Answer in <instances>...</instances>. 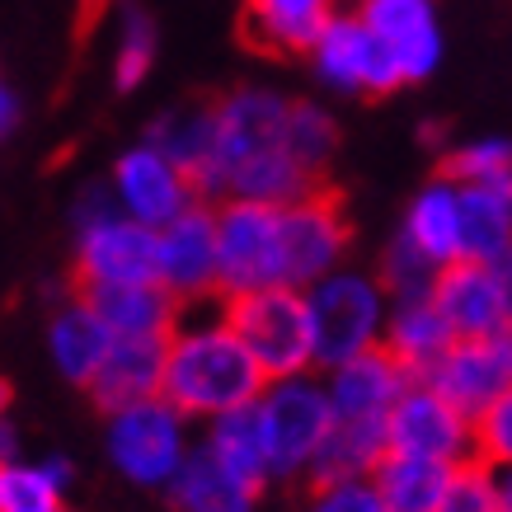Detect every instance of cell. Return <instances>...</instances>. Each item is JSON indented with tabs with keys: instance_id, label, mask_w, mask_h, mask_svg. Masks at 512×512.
Wrapping results in <instances>:
<instances>
[{
	"instance_id": "1",
	"label": "cell",
	"mask_w": 512,
	"mask_h": 512,
	"mask_svg": "<svg viewBox=\"0 0 512 512\" xmlns=\"http://www.w3.org/2000/svg\"><path fill=\"white\" fill-rule=\"evenodd\" d=\"M292 99L273 90H235L217 104V156L207 193L254 202H287L311 198L320 174L301 165L292 151Z\"/></svg>"
},
{
	"instance_id": "2",
	"label": "cell",
	"mask_w": 512,
	"mask_h": 512,
	"mask_svg": "<svg viewBox=\"0 0 512 512\" xmlns=\"http://www.w3.org/2000/svg\"><path fill=\"white\" fill-rule=\"evenodd\" d=\"M268 390V372L226 320V306L193 315L184 306L165 357V400L188 419H221Z\"/></svg>"
},
{
	"instance_id": "3",
	"label": "cell",
	"mask_w": 512,
	"mask_h": 512,
	"mask_svg": "<svg viewBox=\"0 0 512 512\" xmlns=\"http://www.w3.org/2000/svg\"><path fill=\"white\" fill-rule=\"evenodd\" d=\"M221 306L235 334L249 343V353L259 357L268 381L301 376L315 367V320L306 287L278 282V287H259L245 296H221Z\"/></svg>"
},
{
	"instance_id": "4",
	"label": "cell",
	"mask_w": 512,
	"mask_h": 512,
	"mask_svg": "<svg viewBox=\"0 0 512 512\" xmlns=\"http://www.w3.org/2000/svg\"><path fill=\"white\" fill-rule=\"evenodd\" d=\"M306 296L315 320V362L325 372L386 343V282H372L348 268L306 287Z\"/></svg>"
},
{
	"instance_id": "5",
	"label": "cell",
	"mask_w": 512,
	"mask_h": 512,
	"mask_svg": "<svg viewBox=\"0 0 512 512\" xmlns=\"http://www.w3.org/2000/svg\"><path fill=\"white\" fill-rule=\"evenodd\" d=\"M188 414L174 409L165 395L156 400L127 404V409H113L109 414V433H104V447H109V461L118 475H127L141 489H170V480L179 475V466L188 461Z\"/></svg>"
},
{
	"instance_id": "6",
	"label": "cell",
	"mask_w": 512,
	"mask_h": 512,
	"mask_svg": "<svg viewBox=\"0 0 512 512\" xmlns=\"http://www.w3.org/2000/svg\"><path fill=\"white\" fill-rule=\"evenodd\" d=\"M259 414H264L268 451H273V475H282V480L311 475L329 433H334L329 386L311 381L306 372L268 381V390L259 395Z\"/></svg>"
},
{
	"instance_id": "7",
	"label": "cell",
	"mask_w": 512,
	"mask_h": 512,
	"mask_svg": "<svg viewBox=\"0 0 512 512\" xmlns=\"http://www.w3.org/2000/svg\"><path fill=\"white\" fill-rule=\"evenodd\" d=\"M221 296H245L287 282L282 273V207L254 198H226L217 207Z\"/></svg>"
},
{
	"instance_id": "8",
	"label": "cell",
	"mask_w": 512,
	"mask_h": 512,
	"mask_svg": "<svg viewBox=\"0 0 512 512\" xmlns=\"http://www.w3.org/2000/svg\"><path fill=\"white\" fill-rule=\"evenodd\" d=\"M160 282V231L113 207L109 217L76 226V287Z\"/></svg>"
},
{
	"instance_id": "9",
	"label": "cell",
	"mask_w": 512,
	"mask_h": 512,
	"mask_svg": "<svg viewBox=\"0 0 512 512\" xmlns=\"http://www.w3.org/2000/svg\"><path fill=\"white\" fill-rule=\"evenodd\" d=\"M315 71L339 94H390L409 85L395 47L362 15H334L311 47Z\"/></svg>"
},
{
	"instance_id": "10",
	"label": "cell",
	"mask_w": 512,
	"mask_h": 512,
	"mask_svg": "<svg viewBox=\"0 0 512 512\" xmlns=\"http://www.w3.org/2000/svg\"><path fill=\"white\" fill-rule=\"evenodd\" d=\"M390 451H414V456H437L451 466H466L480 456L475 419L456 400H447L433 381H409L400 404L390 409Z\"/></svg>"
},
{
	"instance_id": "11",
	"label": "cell",
	"mask_w": 512,
	"mask_h": 512,
	"mask_svg": "<svg viewBox=\"0 0 512 512\" xmlns=\"http://www.w3.org/2000/svg\"><path fill=\"white\" fill-rule=\"evenodd\" d=\"M348 254V217L334 188H315L311 198L282 207V273L287 287H315L320 278L339 273Z\"/></svg>"
},
{
	"instance_id": "12",
	"label": "cell",
	"mask_w": 512,
	"mask_h": 512,
	"mask_svg": "<svg viewBox=\"0 0 512 512\" xmlns=\"http://www.w3.org/2000/svg\"><path fill=\"white\" fill-rule=\"evenodd\" d=\"M193 193L198 188L184 174V165L165 146H156V141H141V146L123 151L118 165H113V198H118V207L127 217L156 226V231L184 212L193 202Z\"/></svg>"
},
{
	"instance_id": "13",
	"label": "cell",
	"mask_w": 512,
	"mask_h": 512,
	"mask_svg": "<svg viewBox=\"0 0 512 512\" xmlns=\"http://www.w3.org/2000/svg\"><path fill=\"white\" fill-rule=\"evenodd\" d=\"M160 282L179 301L221 296V249L212 207L188 202L179 217L160 226Z\"/></svg>"
},
{
	"instance_id": "14",
	"label": "cell",
	"mask_w": 512,
	"mask_h": 512,
	"mask_svg": "<svg viewBox=\"0 0 512 512\" xmlns=\"http://www.w3.org/2000/svg\"><path fill=\"white\" fill-rule=\"evenodd\" d=\"M419 381H433L470 419H480L503 390H512V325L484 339H456V348Z\"/></svg>"
},
{
	"instance_id": "15",
	"label": "cell",
	"mask_w": 512,
	"mask_h": 512,
	"mask_svg": "<svg viewBox=\"0 0 512 512\" xmlns=\"http://www.w3.org/2000/svg\"><path fill=\"white\" fill-rule=\"evenodd\" d=\"M433 301L447 315V325L456 329V339H484V334H498L512 325L503 273H498V264H484V259H456L442 268Z\"/></svg>"
},
{
	"instance_id": "16",
	"label": "cell",
	"mask_w": 512,
	"mask_h": 512,
	"mask_svg": "<svg viewBox=\"0 0 512 512\" xmlns=\"http://www.w3.org/2000/svg\"><path fill=\"white\" fill-rule=\"evenodd\" d=\"M409 367L390 353L386 343L372 353L353 357L329 367V404H334V419H353V423H390V409L400 404V395L409 390Z\"/></svg>"
},
{
	"instance_id": "17",
	"label": "cell",
	"mask_w": 512,
	"mask_h": 512,
	"mask_svg": "<svg viewBox=\"0 0 512 512\" xmlns=\"http://www.w3.org/2000/svg\"><path fill=\"white\" fill-rule=\"evenodd\" d=\"M109 320L118 339H170L184 301L165 282H118V287H76Z\"/></svg>"
},
{
	"instance_id": "18",
	"label": "cell",
	"mask_w": 512,
	"mask_h": 512,
	"mask_svg": "<svg viewBox=\"0 0 512 512\" xmlns=\"http://www.w3.org/2000/svg\"><path fill=\"white\" fill-rule=\"evenodd\" d=\"M357 15L367 19L404 66V80H428L442 62V33H437L428 0H362Z\"/></svg>"
},
{
	"instance_id": "19",
	"label": "cell",
	"mask_w": 512,
	"mask_h": 512,
	"mask_svg": "<svg viewBox=\"0 0 512 512\" xmlns=\"http://www.w3.org/2000/svg\"><path fill=\"white\" fill-rule=\"evenodd\" d=\"M113 343H118V334L109 329V320L94 311L80 292L71 296L62 311L52 315V325H47L52 362H57V372H62L71 386H94V376L109 362Z\"/></svg>"
},
{
	"instance_id": "20",
	"label": "cell",
	"mask_w": 512,
	"mask_h": 512,
	"mask_svg": "<svg viewBox=\"0 0 512 512\" xmlns=\"http://www.w3.org/2000/svg\"><path fill=\"white\" fill-rule=\"evenodd\" d=\"M165 357H170V339H118L90 386L94 404L113 414V409L165 395Z\"/></svg>"
},
{
	"instance_id": "21",
	"label": "cell",
	"mask_w": 512,
	"mask_h": 512,
	"mask_svg": "<svg viewBox=\"0 0 512 512\" xmlns=\"http://www.w3.org/2000/svg\"><path fill=\"white\" fill-rule=\"evenodd\" d=\"M339 15L334 0H245V38L268 57L311 52L325 24Z\"/></svg>"
},
{
	"instance_id": "22",
	"label": "cell",
	"mask_w": 512,
	"mask_h": 512,
	"mask_svg": "<svg viewBox=\"0 0 512 512\" xmlns=\"http://www.w3.org/2000/svg\"><path fill=\"white\" fill-rule=\"evenodd\" d=\"M404 235L433 259L437 268L466 259V207H461V184L437 174L433 184L414 193L404 212Z\"/></svg>"
},
{
	"instance_id": "23",
	"label": "cell",
	"mask_w": 512,
	"mask_h": 512,
	"mask_svg": "<svg viewBox=\"0 0 512 512\" xmlns=\"http://www.w3.org/2000/svg\"><path fill=\"white\" fill-rule=\"evenodd\" d=\"M165 494L179 512H254L259 484L235 475L217 451L202 442V447L188 451V461L179 466V475L170 480Z\"/></svg>"
},
{
	"instance_id": "24",
	"label": "cell",
	"mask_w": 512,
	"mask_h": 512,
	"mask_svg": "<svg viewBox=\"0 0 512 512\" xmlns=\"http://www.w3.org/2000/svg\"><path fill=\"white\" fill-rule=\"evenodd\" d=\"M386 348L409 367V376H428L456 348V329L447 325V315L437 311L433 296L395 301L386 325Z\"/></svg>"
},
{
	"instance_id": "25",
	"label": "cell",
	"mask_w": 512,
	"mask_h": 512,
	"mask_svg": "<svg viewBox=\"0 0 512 512\" xmlns=\"http://www.w3.org/2000/svg\"><path fill=\"white\" fill-rule=\"evenodd\" d=\"M451 480H456L451 461L414 456V451H386L381 466L372 470V484L381 489L390 512H437Z\"/></svg>"
},
{
	"instance_id": "26",
	"label": "cell",
	"mask_w": 512,
	"mask_h": 512,
	"mask_svg": "<svg viewBox=\"0 0 512 512\" xmlns=\"http://www.w3.org/2000/svg\"><path fill=\"white\" fill-rule=\"evenodd\" d=\"M207 447L217 451L235 475H245L249 484L264 489V480H273V451H268L259 400L245 404V409H231L221 419H207Z\"/></svg>"
},
{
	"instance_id": "27",
	"label": "cell",
	"mask_w": 512,
	"mask_h": 512,
	"mask_svg": "<svg viewBox=\"0 0 512 512\" xmlns=\"http://www.w3.org/2000/svg\"><path fill=\"white\" fill-rule=\"evenodd\" d=\"M461 207H466V259L498 264L512 249V179L461 184Z\"/></svg>"
},
{
	"instance_id": "28",
	"label": "cell",
	"mask_w": 512,
	"mask_h": 512,
	"mask_svg": "<svg viewBox=\"0 0 512 512\" xmlns=\"http://www.w3.org/2000/svg\"><path fill=\"white\" fill-rule=\"evenodd\" d=\"M156 146H165L184 174L193 179L198 193H207V179H212V156H217V109H188V113H170L165 123L151 127Z\"/></svg>"
},
{
	"instance_id": "29",
	"label": "cell",
	"mask_w": 512,
	"mask_h": 512,
	"mask_svg": "<svg viewBox=\"0 0 512 512\" xmlns=\"http://www.w3.org/2000/svg\"><path fill=\"white\" fill-rule=\"evenodd\" d=\"M156 66V24L146 10L127 5L123 10V33H118V57H113V85L118 90H137L141 80Z\"/></svg>"
},
{
	"instance_id": "30",
	"label": "cell",
	"mask_w": 512,
	"mask_h": 512,
	"mask_svg": "<svg viewBox=\"0 0 512 512\" xmlns=\"http://www.w3.org/2000/svg\"><path fill=\"white\" fill-rule=\"evenodd\" d=\"M437 273L442 268L423 254L409 235H395V245L386 249V268H381V282H386L390 301H414V296H433L437 287Z\"/></svg>"
},
{
	"instance_id": "31",
	"label": "cell",
	"mask_w": 512,
	"mask_h": 512,
	"mask_svg": "<svg viewBox=\"0 0 512 512\" xmlns=\"http://www.w3.org/2000/svg\"><path fill=\"white\" fill-rule=\"evenodd\" d=\"M62 494L66 489L43 466L5 461V470H0V512H66Z\"/></svg>"
},
{
	"instance_id": "32",
	"label": "cell",
	"mask_w": 512,
	"mask_h": 512,
	"mask_svg": "<svg viewBox=\"0 0 512 512\" xmlns=\"http://www.w3.org/2000/svg\"><path fill=\"white\" fill-rule=\"evenodd\" d=\"M442 174L456 184H494V179H512V141L503 137H484L470 141L461 151H451L442 160Z\"/></svg>"
},
{
	"instance_id": "33",
	"label": "cell",
	"mask_w": 512,
	"mask_h": 512,
	"mask_svg": "<svg viewBox=\"0 0 512 512\" xmlns=\"http://www.w3.org/2000/svg\"><path fill=\"white\" fill-rule=\"evenodd\" d=\"M437 512H503V494H498V470L489 461H466L456 466V480H451L447 498Z\"/></svg>"
},
{
	"instance_id": "34",
	"label": "cell",
	"mask_w": 512,
	"mask_h": 512,
	"mask_svg": "<svg viewBox=\"0 0 512 512\" xmlns=\"http://www.w3.org/2000/svg\"><path fill=\"white\" fill-rule=\"evenodd\" d=\"M334 123H329L325 109H315V104H296L292 109V151L301 156V165L311 174H325L329 156H334Z\"/></svg>"
},
{
	"instance_id": "35",
	"label": "cell",
	"mask_w": 512,
	"mask_h": 512,
	"mask_svg": "<svg viewBox=\"0 0 512 512\" xmlns=\"http://www.w3.org/2000/svg\"><path fill=\"white\" fill-rule=\"evenodd\" d=\"M306 512H390L372 475H343V480H320Z\"/></svg>"
},
{
	"instance_id": "36",
	"label": "cell",
	"mask_w": 512,
	"mask_h": 512,
	"mask_svg": "<svg viewBox=\"0 0 512 512\" xmlns=\"http://www.w3.org/2000/svg\"><path fill=\"white\" fill-rule=\"evenodd\" d=\"M475 437H480V461H489V466H512V390H503L480 419H475Z\"/></svg>"
},
{
	"instance_id": "37",
	"label": "cell",
	"mask_w": 512,
	"mask_h": 512,
	"mask_svg": "<svg viewBox=\"0 0 512 512\" xmlns=\"http://www.w3.org/2000/svg\"><path fill=\"white\" fill-rule=\"evenodd\" d=\"M15 123H19V99H15V90H0V127H5V132H15Z\"/></svg>"
},
{
	"instance_id": "38",
	"label": "cell",
	"mask_w": 512,
	"mask_h": 512,
	"mask_svg": "<svg viewBox=\"0 0 512 512\" xmlns=\"http://www.w3.org/2000/svg\"><path fill=\"white\" fill-rule=\"evenodd\" d=\"M43 470H47V475H52L57 484H62V489H71V461H66V456H47Z\"/></svg>"
},
{
	"instance_id": "39",
	"label": "cell",
	"mask_w": 512,
	"mask_h": 512,
	"mask_svg": "<svg viewBox=\"0 0 512 512\" xmlns=\"http://www.w3.org/2000/svg\"><path fill=\"white\" fill-rule=\"evenodd\" d=\"M498 470V494H503V512H512V466H494Z\"/></svg>"
},
{
	"instance_id": "40",
	"label": "cell",
	"mask_w": 512,
	"mask_h": 512,
	"mask_svg": "<svg viewBox=\"0 0 512 512\" xmlns=\"http://www.w3.org/2000/svg\"><path fill=\"white\" fill-rule=\"evenodd\" d=\"M498 273H503V287H508V306H512V249L498 259Z\"/></svg>"
},
{
	"instance_id": "41",
	"label": "cell",
	"mask_w": 512,
	"mask_h": 512,
	"mask_svg": "<svg viewBox=\"0 0 512 512\" xmlns=\"http://www.w3.org/2000/svg\"><path fill=\"white\" fill-rule=\"evenodd\" d=\"M76 5H80V15H85V19H94L104 5H109V0H76Z\"/></svg>"
}]
</instances>
